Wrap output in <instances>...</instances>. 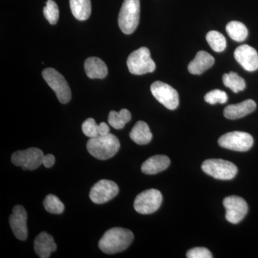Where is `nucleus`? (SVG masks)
Segmentation results:
<instances>
[{
  "label": "nucleus",
  "mask_w": 258,
  "mask_h": 258,
  "mask_svg": "<svg viewBox=\"0 0 258 258\" xmlns=\"http://www.w3.org/2000/svg\"><path fill=\"white\" fill-rule=\"evenodd\" d=\"M133 240L132 231L121 227H113L105 232L98 242V246L105 253H118L128 248Z\"/></svg>",
  "instance_id": "nucleus-1"
},
{
  "label": "nucleus",
  "mask_w": 258,
  "mask_h": 258,
  "mask_svg": "<svg viewBox=\"0 0 258 258\" xmlns=\"http://www.w3.org/2000/svg\"><path fill=\"white\" fill-rule=\"evenodd\" d=\"M119 149V140L110 133L90 139L87 143L88 152L100 160H106L114 157Z\"/></svg>",
  "instance_id": "nucleus-2"
},
{
  "label": "nucleus",
  "mask_w": 258,
  "mask_h": 258,
  "mask_svg": "<svg viewBox=\"0 0 258 258\" xmlns=\"http://www.w3.org/2000/svg\"><path fill=\"white\" fill-rule=\"evenodd\" d=\"M140 11V0H124L118 15V25L123 33L131 35L137 30Z\"/></svg>",
  "instance_id": "nucleus-3"
},
{
  "label": "nucleus",
  "mask_w": 258,
  "mask_h": 258,
  "mask_svg": "<svg viewBox=\"0 0 258 258\" xmlns=\"http://www.w3.org/2000/svg\"><path fill=\"white\" fill-rule=\"evenodd\" d=\"M129 72L134 75H144L155 71L156 64L151 57L150 51L142 47L134 51L127 59Z\"/></svg>",
  "instance_id": "nucleus-4"
},
{
  "label": "nucleus",
  "mask_w": 258,
  "mask_h": 258,
  "mask_svg": "<svg viewBox=\"0 0 258 258\" xmlns=\"http://www.w3.org/2000/svg\"><path fill=\"white\" fill-rule=\"evenodd\" d=\"M202 169L208 175L220 180L232 179L237 173V167L233 163L220 159H210L204 161Z\"/></svg>",
  "instance_id": "nucleus-5"
},
{
  "label": "nucleus",
  "mask_w": 258,
  "mask_h": 258,
  "mask_svg": "<svg viewBox=\"0 0 258 258\" xmlns=\"http://www.w3.org/2000/svg\"><path fill=\"white\" fill-rule=\"evenodd\" d=\"M42 77L57 96L61 103H69L71 99V91L63 76L56 70L48 68L42 71Z\"/></svg>",
  "instance_id": "nucleus-6"
},
{
  "label": "nucleus",
  "mask_w": 258,
  "mask_h": 258,
  "mask_svg": "<svg viewBox=\"0 0 258 258\" xmlns=\"http://www.w3.org/2000/svg\"><path fill=\"white\" fill-rule=\"evenodd\" d=\"M220 147L235 152H247L253 145V138L250 134L242 132H229L222 135L218 140Z\"/></svg>",
  "instance_id": "nucleus-7"
},
{
  "label": "nucleus",
  "mask_w": 258,
  "mask_h": 258,
  "mask_svg": "<svg viewBox=\"0 0 258 258\" xmlns=\"http://www.w3.org/2000/svg\"><path fill=\"white\" fill-rule=\"evenodd\" d=\"M162 195L159 190H146L136 198L134 204V209L142 215H149L159 210L162 203Z\"/></svg>",
  "instance_id": "nucleus-8"
},
{
  "label": "nucleus",
  "mask_w": 258,
  "mask_h": 258,
  "mask_svg": "<svg viewBox=\"0 0 258 258\" xmlns=\"http://www.w3.org/2000/svg\"><path fill=\"white\" fill-rule=\"evenodd\" d=\"M44 157L40 149L30 148L15 152L12 156V162L15 166H21L24 170H35L42 164Z\"/></svg>",
  "instance_id": "nucleus-9"
},
{
  "label": "nucleus",
  "mask_w": 258,
  "mask_h": 258,
  "mask_svg": "<svg viewBox=\"0 0 258 258\" xmlns=\"http://www.w3.org/2000/svg\"><path fill=\"white\" fill-rule=\"evenodd\" d=\"M151 91L154 98L168 109L174 110L179 106L177 91L167 83L156 81L151 86Z\"/></svg>",
  "instance_id": "nucleus-10"
},
{
  "label": "nucleus",
  "mask_w": 258,
  "mask_h": 258,
  "mask_svg": "<svg viewBox=\"0 0 258 258\" xmlns=\"http://www.w3.org/2000/svg\"><path fill=\"white\" fill-rule=\"evenodd\" d=\"M119 191L118 185L111 180L102 179L98 181L90 191L91 201L101 205L113 200Z\"/></svg>",
  "instance_id": "nucleus-11"
},
{
  "label": "nucleus",
  "mask_w": 258,
  "mask_h": 258,
  "mask_svg": "<svg viewBox=\"0 0 258 258\" xmlns=\"http://www.w3.org/2000/svg\"><path fill=\"white\" fill-rule=\"evenodd\" d=\"M223 205L226 210V220L232 224L242 221L248 211L247 203L240 197H227L223 200Z\"/></svg>",
  "instance_id": "nucleus-12"
},
{
  "label": "nucleus",
  "mask_w": 258,
  "mask_h": 258,
  "mask_svg": "<svg viewBox=\"0 0 258 258\" xmlns=\"http://www.w3.org/2000/svg\"><path fill=\"white\" fill-rule=\"evenodd\" d=\"M27 218L28 214L23 206L16 205L13 208V214L10 217V225L13 234L18 240L24 241L28 238Z\"/></svg>",
  "instance_id": "nucleus-13"
},
{
  "label": "nucleus",
  "mask_w": 258,
  "mask_h": 258,
  "mask_svg": "<svg viewBox=\"0 0 258 258\" xmlns=\"http://www.w3.org/2000/svg\"><path fill=\"white\" fill-rule=\"evenodd\" d=\"M234 56L245 71L253 72L258 69V54L253 47L247 45H241L236 49Z\"/></svg>",
  "instance_id": "nucleus-14"
},
{
  "label": "nucleus",
  "mask_w": 258,
  "mask_h": 258,
  "mask_svg": "<svg viewBox=\"0 0 258 258\" xmlns=\"http://www.w3.org/2000/svg\"><path fill=\"white\" fill-rule=\"evenodd\" d=\"M34 249L39 257L48 258L50 257L51 253L57 249V245L52 235L42 232L37 236L34 241Z\"/></svg>",
  "instance_id": "nucleus-15"
},
{
  "label": "nucleus",
  "mask_w": 258,
  "mask_h": 258,
  "mask_svg": "<svg viewBox=\"0 0 258 258\" xmlns=\"http://www.w3.org/2000/svg\"><path fill=\"white\" fill-rule=\"evenodd\" d=\"M256 107L257 105L253 100H246L237 104L226 107L224 110V115L228 119H238L252 113L256 109Z\"/></svg>",
  "instance_id": "nucleus-16"
},
{
  "label": "nucleus",
  "mask_w": 258,
  "mask_h": 258,
  "mask_svg": "<svg viewBox=\"0 0 258 258\" xmlns=\"http://www.w3.org/2000/svg\"><path fill=\"white\" fill-rule=\"evenodd\" d=\"M215 63V59L206 51H200L188 66V71L193 75H200L210 69Z\"/></svg>",
  "instance_id": "nucleus-17"
},
{
  "label": "nucleus",
  "mask_w": 258,
  "mask_h": 258,
  "mask_svg": "<svg viewBox=\"0 0 258 258\" xmlns=\"http://www.w3.org/2000/svg\"><path fill=\"white\" fill-rule=\"evenodd\" d=\"M170 165V159L165 155H156L144 161L142 166V171L144 174H158L165 170Z\"/></svg>",
  "instance_id": "nucleus-18"
},
{
  "label": "nucleus",
  "mask_w": 258,
  "mask_h": 258,
  "mask_svg": "<svg viewBox=\"0 0 258 258\" xmlns=\"http://www.w3.org/2000/svg\"><path fill=\"white\" fill-rule=\"evenodd\" d=\"M85 71L89 79H104L108 74L106 64L98 57H88L85 61Z\"/></svg>",
  "instance_id": "nucleus-19"
},
{
  "label": "nucleus",
  "mask_w": 258,
  "mask_h": 258,
  "mask_svg": "<svg viewBox=\"0 0 258 258\" xmlns=\"http://www.w3.org/2000/svg\"><path fill=\"white\" fill-rule=\"evenodd\" d=\"M130 138L136 144L146 145L152 141L153 135L147 123L139 120L130 132Z\"/></svg>",
  "instance_id": "nucleus-20"
},
{
  "label": "nucleus",
  "mask_w": 258,
  "mask_h": 258,
  "mask_svg": "<svg viewBox=\"0 0 258 258\" xmlns=\"http://www.w3.org/2000/svg\"><path fill=\"white\" fill-rule=\"evenodd\" d=\"M70 6L73 15L77 20L83 21L91 16V0H70Z\"/></svg>",
  "instance_id": "nucleus-21"
},
{
  "label": "nucleus",
  "mask_w": 258,
  "mask_h": 258,
  "mask_svg": "<svg viewBox=\"0 0 258 258\" xmlns=\"http://www.w3.org/2000/svg\"><path fill=\"white\" fill-rule=\"evenodd\" d=\"M226 31L232 40L239 42L244 41L248 35L245 25L238 21L230 22L226 26Z\"/></svg>",
  "instance_id": "nucleus-22"
},
{
  "label": "nucleus",
  "mask_w": 258,
  "mask_h": 258,
  "mask_svg": "<svg viewBox=\"0 0 258 258\" xmlns=\"http://www.w3.org/2000/svg\"><path fill=\"white\" fill-rule=\"evenodd\" d=\"M132 119V114L127 109L120 110L119 112L111 111L108 115L109 125L115 129H121Z\"/></svg>",
  "instance_id": "nucleus-23"
},
{
  "label": "nucleus",
  "mask_w": 258,
  "mask_h": 258,
  "mask_svg": "<svg viewBox=\"0 0 258 258\" xmlns=\"http://www.w3.org/2000/svg\"><path fill=\"white\" fill-rule=\"evenodd\" d=\"M222 81L226 87L237 93L245 89L246 84L244 80L234 72L225 74L222 76Z\"/></svg>",
  "instance_id": "nucleus-24"
},
{
  "label": "nucleus",
  "mask_w": 258,
  "mask_h": 258,
  "mask_svg": "<svg viewBox=\"0 0 258 258\" xmlns=\"http://www.w3.org/2000/svg\"><path fill=\"white\" fill-rule=\"evenodd\" d=\"M206 40L211 48L215 52H221L225 50L227 46V41L225 36L220 32L215 31L209 32L207 34Z\"/></svg>",
  "instance_id": "nucleus-25"
},
{
  "label": "nucleus",
  "mask_w": 258,
  "mask_h": 258,
  "mask_svg": "<svg viewBox=\"0 0 258 258\" xmlns=\"http://www.w3.org/2000/svg\"><path fill=\"white\" fill-rule=\"evenodd\" d=\"M43 205L47 212L55 215H60L64 210L63 203L60 201V199L53 195H47L44 200Z\"/></svg>",
  "instance_id": "nucleus-26"
},
{
  "label": "nucleus",
  "mask_w": 258,
  "mask_h": 258,
  "mask_svg": "<svg viewBox=\"0 0 258 258\" xmlns=\"http://www.w3.org/2000/svg\"><path fill=\"white\" fill-rule=\"evenodd\" d=\"M43 14L51 25H55L59 19V10L53 0H47L43 9Z\"/></svg>",
  "instance_id": "nucleus-27"
},
{
  "label": "nucleus",
  "mask_w": 258,
  "mask_h": 258,
  "mask_svg": "<svg viewBox=\"0 0 258 258\" xmlns=\"http://www.w3.org/2000/svg\"><path fill=\"white\" fill-rule=\"evenodd\" d=\"M228 100V96L225 91L222 90L215 89L207 93L205 96V101L211 105L216 103H225Z\"/></svg>",
  "instance_id": "nucleus-28"
},
{
  "label": "nucleus",
  "mask_w": 258,
  "mask_h": 258,
  "mask_svg": "<svg viewBox=\"0 0 258 258\" xmlns=\"http://www.w3.org/2000/svg\"><path fill=\"white\" fill-rule=\"evenodd\" d=\"M83 134L90 139L99 136V125L97 124L96 120L92 118H88L82 124Z\"/></svg>",
  "instance_id": "nucleus-29"
},
{
  "label": "nucleus",
  "mask_w": 258,
  "mask_h": 258,
  "mask_svg": "<svg viewBox=\"0 0 258 258\" xmlns=\"http://www.w3.org/2000/svg\"><path fill=\"white\" fill-rule=\"evenodd\" d=\"M188 258H212V254L208 249L205 247H195L186 252Z\"/></svg>",
  "instance_id": "nucleus-30"
},
{
  "label": "nucleus",
  "mask_w": 258,
  "mask_h": 258,
  "mask_svg": "<svg viewBox=\"0 0 258 258\" xmlns=\"http://www.w3.org/2000/svg\"><path fill=\"white\" fill-rule=\"evenodd\" d=\"M55 159L52 154H47L44 157L43 159V164L44 166L46 168L52 167V166L55 164Z\"/></svg>",
  "instance_id": "nucleus-31"
},
{
  "label": "nucleus",
  "mask_w": 258,
  "mask_h": 258,
  "mask_svg": "<svg viewBox=\"0 0 258 258\" xmlns=\"http://www.w3.org/2000/svg\"><path fill=\"white\" fill-rule=\"evenodd\" d=\"M110 133V128L108 124L104 122L99 124V135L103 136Z\"/></svg>",
  "instance_id": "nucleus-32"
}]
</instances>
